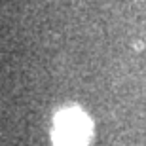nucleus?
I'll use <instances>...</instances> for the list:
<instances>
[{"instance_id":"1","label":"nucleus","mask_w":146,"mask_h":146,"mask_svg":"<svg viewBox=\"0 0 146 146\" xmlns=\"http://www.w3.org/2000/svg\"><path fill=\"white\" fill-rule=\"evenodd\" d=\"M91 137V119L80 108H63L53 121L55 146H87Z\"/></svg>"}]
</instances>
